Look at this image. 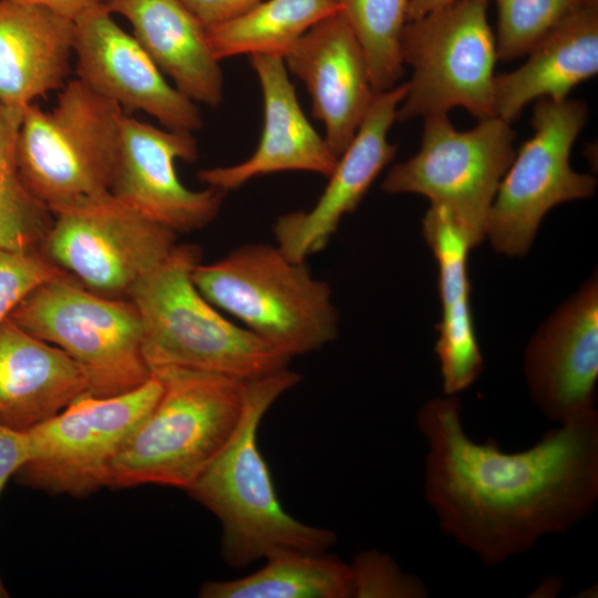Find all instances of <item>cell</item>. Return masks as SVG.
<instances>
[{
  "mask_svg": "<svg viewBox=\"0 0 598 598\" xmlns=\"http://www.w3.org/2000/svg\"><path fill=\"white\" fill-rule=\"evenodd\" d=\"M406 83L377 93L353 140L339 156L329 182L308 212L279 217L274 234L279 249L291 260L306 259L323 249L342 217L355 210L398 146L388 141Z\"/></svg>",
  "mask_w": 598,
  "mask_h": 598,
  "instance_id": "16",
  "label": "cell"
},
{
  "mask_svg": "<svg viewBox=\"0 0 598 598\" xmlns=\"http://www.w3.org/2000/svg\"><path fill=\"white\" fill-rule=\"evenodd\" d=\"M587 114V105L580 100L536 101L534 134L515 154L487 217L485 237L496 251L525 255L551 208L595 194L597 181L575 172L569 163Z\"/></svg>",
  "mask_w": 598,
  "mask_h": 598,
  "instance_id": "11",
  "label": "cell"
},
{
  "mask_svg": "<svg viewBox=\"0 0 598 598\" xmlns=\"http://www.w3.org/2000/svg\"><path fill=\"white\" fill-rule=\"evenodd\" d=\"M338 11V0H262L206 32L218 61L240 54L283 56L309 29Z\"/></svg>",
  "mask_w": 598,
  "mask_h": 598,
  "instance_id": "25",
  "label": "cell"
},
{
  "mask_svg": "<svg viewBox=\"0 0 598 598\" xmlns=\"http://www.w3.org/2000/svg\"><path fill=\"white\" fill-rule=\"evenodd\" d=\"M204 27L235 19L262 0H181Z\"/></svg>",
  "mask_w": 598,
  "mask_h": 598,
  "instance_id": "32",
  "label": "cell"
},
{
  "mask_svg": "<svg viewBox=\"0 0 598 598\" xmlns=\"http://www.w3.org/2000/svg\"><path fill=\"white\" fill-rule=\"evenodd\" d=\"M199 261L198 246L177 244L126 293L141 318L150 370L175 367L247 381L286 369L288 357L229 321L200 293L192 279Z\"/></svg>",
  "mask_w": 598,
  "mask_h": 598,
  "instance_id": "3",
  "label": "cell"
},
{
  "mask_svg": "<svg viewBox=\"0 0 598 598\" xmlns=\"http://www.w3.org/2000/svg\"><path fill=\"white\" fill-rule=\"evenodd\" d=\"M518 69L495 75L494 114L512 123L539 99L561 101L598 72V6L585 4L543 37Z\"/></svg>",
  "mask_w": 598,
  "mask_h": 598,
  "instance_id": "21",
  "label": "cell"
},
{
  "mask_svg": "<svg viewBox=\"0 0 598 598\" xmlns=\"http://www.w3.org/2000/svg\"><path fill=\"white\" fill-rule=\"evenodd\" d=\"M592 6H598V0H587Z\"/></svg>",
  "mask_w": 598,
  "mask_h": 598,
  "instance_id": "36",
  "label": "cell"
},
{
  "mask_svg": "<svg viewBox=\"0 0 598 598\" xmlns=\"http://www.w3.org/2000/svg\"><path fill=\"white\" fill-rule=\"evenodd\" d=\"M286 68L306 85L312 115L326 128V141L339 157L353 140L375 92L363 51L338 11L309 29L282 56Z\"/></svg>",
  "mask_w": 598,
  "mask_h": 598,
  "instance_id": "17",
  "label": "cell"
},
{
  "mask_svg": "<svg viewBox=\"0 0 598 598\" xmlns=\"http://www.w3.org/2000/svg\"><path fill=\"white\" fill-rule=\"evenodd\" d=\"M73 21L44 8L0 0V104L24 109L66 83Z\"/></svg>",
  "mask_w": 598,
  "mask_h": 598,
  "instance_id": "22",
  "label": "cell"
},
{
  "mask_svg": "<svg viewBox=\"0 0 598 598\" xmlns=\"http://www.w3.org/2000/svg\"><path fill=\"white\" fill-rule=\"evenodd\" d=\"M60 90L51 110L23 109L16 152L23 184L51 213L111 192L125 113L78 78Z\"/></svg>",
  "mask_w": 598,
  "mask_h": 598,
  "instance_id": "6",
  "label": "cell"
},
{
  "mask_svg": "<svg viewBox=\"0 0 598 598\" xmlns=\"http://www.w3.org/2000/svg\"><path fill=\"white\" fill-rule=\"evenodd\" d=\"M197 156L192 132L158 128L124 113L111 193L175 233L202 229L218 215L225 192L193 190L181 182L176 162Z\"/></svg>",
  "mask_w": 598,
  "mask_h": 598,
  "instance_id": "14",
  "label": "cell"
},
{
  "mask_svg": "<svg viewBox=\"0 0 598 598\" xmlns=\"http://www.w3.org/2000/svg\"><path fill=\"white\" fill-rule=\"evenodd\" d=\"M497 7L498 59L527 54L551 29L588 3L587 0H491Z\"/></svg>",
  "mask_w": 598,
  "mask_h": 598,
  "instance_id": "28",
  "label": "cell"
},
{
  "mask_svg": "<svg viewBox=\"0 0 598 598\" xmlns=\"http://www.w3.org/2000/svg\"><path fill=\"white\" fill-rule=\"evenodd\" d=\"M28 431L0 424V497L8 481L31 458Z\"/></svg>",
  "mask_w": 598,
  "mask_h": 598,
  "instance_id": "31",
  "label": "cell"
},
{
  "mask_svg": "<svg viewBox=\"0 0 598 598\" xmlns=\"http://www.w3.org/2000/svg\"><path fill=\"white\" fill-rule=\"evenodd\" d=\"M515 133L498 116L456 130L447 114L424 117L419 152L390 168L382 182L389 194H419L447 210L472 247L484 238L499 183L515 157Z\"/></svg>",
  "mask_w": 598,
  "mask_h": 598,
  "instance_id": "9",
  "label": "cell"
},
{
  "mask_svg": "<svg viewBox=\"0 0 598 598\" xmlns=\"http://www.w3.org/2000/svg\"><path fill=\"white\" fill-rule=\"evenodd\" d=\"M8 320L81 365L91 395L120 394L152 375L134 303L92 291L66 272L33 289Z\"/></svg>",
  "mask_w": 598,
  "mask_h": 598,
  "instance_id": "7",
  "label": "cell"
},
{
  "mask_svg": "<svg viewBox=\"0 0 598 598\" xmlns=\"http://www.w3.org/2000/svg\"><path fill=\"white\" fill-rule=\"evenodd\" d=\"M44 8L60 17L74 21L90 8L104 0H10Z\"/></svg>",
  "mask_w": 598,
  "mask_h": 598,
  "instance_id": "33",
  "label": "cell"
},
{
  "mask_svg": "<svg viewBox=\"0 0 598 598\" xmlns=\"http://www.w3.org/2000/svg\"><path fill=\"white\" fill-rule=\"evenodd\" d=\"M62 272L40 250L0 249V328L25 296Z\"/></svg>",
  "mask_w": 598,
  "mask_h": 598,
  "instance_id": "30",
  "label": "cell"
},
{
  "mask_svg": "<svg viewBox=\"0 0 598 598\" xmlns=\"http://www.w3.org/2000/svg\"><path fill=\"white\" fill-rule=\"evenodd\" d=\"M353 598H424V584L402 571L386 554L378 550L359 553L351 564Z\"/></svg>",
  "mask_w": 598,
  "mask_h": 598,
  "instance_id": "29",
  "label": "cell"
},
{
  "mask_svg": "<svg viewBox=\"0 0 598 598\" xmlns=\"http://www.w3.org/2000/svg\"><path fill=\"white\" fill-rule=\"evenodd\" d=\"M174 86L195 103L217 106L223 72L204 27L181 0H105Z\"/></svg>",
  "mask_w": 598,
  "mask_h": 598,
  "instance_id": "20",
  "label": "cell"
},
{
  "mask_svg": "<svg viewBox=\"0 0 598 598\" xmlns=\"http://www.w3.org/2000/svg\"><path fill=\"white\" fill-rule=\"evenodd\" d=\"M22 113L0 104V249L10 251L40 250L53 220L19 175L16 152Z\"/></svg>",
  "mask_w": 598,
  "mask_h": 598,
  "instance_id": "26",
  "label": "cell"
},
{
  "mask_svg": "<svg viewBox=\"0 0 598 598\" xmlns=\"http://www.w3.org/2000/svg\"><path fill=\"white\" fill-rule=\"evenodd\" d=\"M457 395L427 401L416 424L427 443L424 496L441 529L486 565L567 532L598 499V414L560 423L527 450L473 441Z\"/></svg>",
  "mask_w": 598,
  "mask_h": 598,
  "instance_id": "1",
  "label": "cell"
},
{
  "mask_svg": "<svg viewBox=\"0 0 598 598\" xmlns=\"http://www.w3.org/2000/svg\"><path fill=\"white\" fill-rule=\"evenodd\" d=\"M524 372L533 402L549 421L560 424L597 412V274L533 336Z\"/></svg>",
  "mask_w": 598,
  "mask_h": 598,
  "instance_id": "15",
  "label": "cell"
},
{
  "mask_svg": "<svg viewBox=\"0 0 598 598\" xmlns=\"http://www.w3.org/2000/svg\"><path fill=\"white\" fill-rule=\"evenodd\" d=\"M250 63L258 76L264 102L258 146L241 163L199 171L198 179L226 193L251 178L278 172L303 171L328 177L339 157L306 117L283 58L252 54Z\"/></svg>",
  "mask_w": 598,
  "mask_h": 598,
  "instance_id": "18",
  "label": "cell"
},
{
  "mask_svg": "<svg viewBox=\"0 0 598 598\" xmlns=\"http://www.w3.org/2000/svg\"><path fill=\"white\" fill-rule=\"evenodd\" d=\"M111 14L102 2L73 21L78 79L123 110L142 111L165 128L200 130L197 103L166 81L140 42Z\"/></svg>",
  "mask_w": 598,
  "mask_h": 598,
  "instance_id": "13",
  "label": "cell"
},
{
  "mask_svg": "<svg viewBox=\"0 0 598 598\" xmlns=\"http://www.w3.org/2000/svg\"><path fill=\"white\" fill-rule=\"evenodd\" d=\"M9 597V592L6 589L3 582L0 580V598H7Z\"/></svg>",
  "mask_w": 598,
  "mask_h": 598,
  "instance_id": "35",
  "label": "cell"
},
{
  "mask_svg": "<svg viewBox=\"0 0 598 598\" xmlns=\"http://www.w3.org/2000/svg\"><path fill=\"white\" fill-rule=\"evenodd\" d=\"M455 1L456 0H409L408 21L421 18Z\"/></svg>",
  "mask_w": 598,
  "mask_h": 598,
  "instance_id": "34",
  "label": "cell"
},
{
  "mask_svg": "<svg viewBox=\"0 0 598 598\" xmlns=\"http://www.w3.org/2000/svg\"><path fill=\"white\" fill-rule=\"evenodd\" d=\"M104 1H105V0H104ZM104 1H103V2H104Z\"/></svg>",
  "mask_w": 598,
  "mask_h": 598,
  "instance_id": "37",
  "label": "cell"
},
{
  "mask_svg": "<svg viewBox=\"0 0 598 598\" xmlns=\"http://www.w3.org/2000/svg\"><path fill=\"white\" fill-rule=\"evenodd\" d=\"M255 573L202 585V598H353L351 565L326 553L285 551Z\"/></svg>",
  "mask_w": 598,
  "mask_h": 598,
  "instance_id": "24",
  "label": "cell"
},
{
  "mask_svg": "<svg viewBox=\"0 0 598 598\" xmlns=\"http://www.w3.org/2000/svg\"><path fill=\"white\" fill-rule=\"evenodd\" d=\"M162 393L151 378L130 391L84 393L52 417L28 430L32 455L13 476L28 488L86 497L109 487L111 465L151 413Z\"/></svg>",
  "mask_w": 598,
  "mask_h": 598,
  "instance_id": "10",
  "label": "cell"
},
{
  "mask_svg": "<svg viewBox=\"0 0 598 598\" xmlns=\"http://www.w3.org/2000/svg\"><path fill=\"white\" fill-rule=\"evenodd\" d=\"M367 60L375 93L398 85L403 73L401 37L409 0H338Z\"/></svg>",
  "mask_w": 598,
  "mask_h": 598,
  "instance_id": "27",
  "label": "cell"
},
{
  "mask_svg": "<svg viewBox=\"0 0 598 598\" xmlns=\"http://www.w3.org/2000/svg\"><path fill=\"white\" fill-rule=\"evenodd\" d=\"M423 236L439 267L442 319L435 352L445 395L466 390L483 370L472 308L467 257L471 243L447 210L431 205L423 218Z\"/></svg>",
  "mask_w": 598,
  "mask_h": 598,
  "instance_id": "23",
  "label": "cell"
},
{
  "mask_svg": "<svg viewBox=\"0 0 598 598\" xmlns=\"http://www.w3.org/2000/svg\"><path fill=\"white\" fill-rule=\"evenodd\" d=\"M151 372L161 396L112 462L109 487L187 491L240 425L246 381L175 367Z\"/></svg>",
  "mask_w": 598,
  "mask_h": 598,
  "instance_id": "4",
  "label": "cell"
},
{
  "mask_svg": "<svg viewBox=\"0 0 598 598\" xmlns=\"http://www.w3.org/2000/svg\"><path fill=\"white\" fill-rule=\"evenodd\" d=\"M52 215L40 251L84 287L103 296H126L177 245V233L111 192L62 206Z\"/></svg>",
  "mask_w": 598,
  "mask_h": 598,
  "instance_id": "12",
  "label": "cell"
},
{
  "mask_svg": "<svg viewBox=\"0 0 598 598\" xmlns=\"http://www.w3.org/2000/svg\"><path fill=\"white\" fill-rule=\"evenodd\" d=\"M200 293L216 308L289 359L312 352L338 336V313L329 285L278 246L236 247L192 271Z\"/></svg>",
  "mask_w": 598,
  "mask_h": 598,
  "instance_id": "5",
  "label": "cell"
},
{
  "mask_svg": "<svg viewBox=\"0 0 598 598\" xmlns=\"http://www.w3.org/2000/svg\"><path fill=\"white\" fill-rule=\"evenodd\" d=\"M300 381L288 368L246 381V410L230 441L186 491L223 528L221 554L233 568L285 551L326 553L336 533L297 520L280 504L258 446L266 412Z\"/></svg>",
  "mask_w": 598,
  "mask_h": 598,
  "instance_id": "2",
  "label": "cell"
},
{
  "mask_svg": "<svg viewBox=\"0 0 598 598\" xmlns=\"http://www.w3.org/2000/svg\"><path fill=\"white\" fill-rule=\"evenodd\" d=\"M491 0H456L408 21L401 37L403 63L411 65L398 121L447 114L464 107L478 120L494 114L495 34Z\"/></svg>",
  "mask_w": 598,
  "mask_h": 598,
  "instance_id": "8",
  "label": "cell"
},
{
  "mask_svg": "<svg viewBox=\"0 0 598 598\" xmlns=\"http://www.w3.org/2000/svg\"><path fill=\"white\" fill-rule=\"evenodd\" d=\"M89 392L65 352L7 320L0 328V424L28 431Z\"/></svg>",
  "mask_w": 598,
  "mask_h": 598,
  "instance_id": "19",
  "label": "cell"
}]
</instances>
